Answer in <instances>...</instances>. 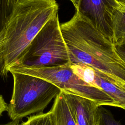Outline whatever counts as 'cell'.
<instances>
[{
    "mask_svg": "<svg viewBox=\"0 0 125 125\" xmlns=\"http://www.w3.org/2000/svg\"><path fill=\"white\" fill-rule=\"evenodd\" d=\"M70 0L71 2H72V3L73 4L75 8H76L77 7L79 2V0Z\"/></svg>",
    "mask_w": 125,
    "mask_h": 125,
    "instance_id": "e0dca14e",
    "label": "cell"
},
{
    "mask_svg": "<svg viewBox=\"0 0 125 125\" xmlns=\"http://www.w3.org/2000/svg\"><path fill=\"white\" fill-rule=\"evenodd\" d=\"M19 121H13L12 122L0 124V125H19Z\"/></svg>",
    "mask_w": 125,
    "mask_h": 125,
    "instance_id": "2e32d148",
    "label": "cell"
},
{
    "mask_svg": "<svg viewBox=\"0 0 125 125\" xmlns=\"http://www.w3.org/2000/svg\"><path fill=\"white\" fill-rule=\"evenodd\" d=\"M19 125H55L53 113L51 110L46 113H38Z\"/></svg>",
    "mask_w": 125,
    "mask_h": 125,
    "instance_id": "8fae6325",
    "label": "cell"
},
{
    "mask_svg": "<svg viewBox=\"0 0 125 125\" xmlns=\"http://www.w3.org/2000/svg\"><path fill=\"white\" fill-rule=\"evenodd\" d=\"M10 73L13 77L14 86L7 111L12 121H19L31 114L42 112L61 92L57 86L42 78Z\"/></svg>",
    "mask_w": 125,
    "mask_h": 125,
    "instance_id": "277c9868",
    "label": "cell"
},
{
    "mask_svg": "<svg viewBox=\"0 0 125 125\" xmlns=\"http://www.w3.org/2000/svg\"><path fill=\"white\" fill-rule=\"evenodd\" d=\"M17 0H0V31L10 15ZM5 77L0 70V78Z\"/></svg>",
    "mask_w": 125,
    "mask_h": 125,
    "instance_id": "7c38bea8",
    "label": "cell"
},
{
    "mask_svg": "<svg viewBox=\"0 0 125 125\" xmlns=\"http://www.w3.org/2000/svg\"><path fill=\"white\" fill-rule=\"evenodd\" d=\"M58 8L56 0H17L0 31V70L6 78L8 69Z\"/></svg>",
    "mask_w": 125,
    "mask_h": 125,
    "instance_id": "7a4b0ae2",
    "label": "cell"
},
{
    "mask_svg": "<svg viewBox=\"0 0 125 125\" xmlns=\"http://www.w3.org/2000/svg\"><path fill=\"white\" fill-rule=\"evenodd\" d=\"M114 45L116 52L120 59L125 63V40Z\"/></svg>",
    "mask_w": 125,
    "mask_h": 125,
    "instance_id": "5bb4252c",
    "label": "cell"
},
{
    "mask_svg": "<svg viewBox=\"0 0 125 125\" xmlns=\"http://www.w3.org/2000/svg\"><path fill=\"white\" fill-rule=\"evenodd\" d=\"M99 110L100 118L98 125H123L114 118L109 111L102 106H99Z\"/></svg>",
    "mask_w": 125,
    "mask_h": 125,
    "instance_id": "4fadbf2b",
    "label": "cell"
},
{
    "mask_svg": "<svg viewBox=\"0 0 125 125\" xmlns=\"http://www.w3.org/2000/svg\"><path fill=\"white\" fill-rule=\"evenodd\" d=\"M70 63L57 13L42 28L13 66L36 68Z\"/></svg>",
    "mask_w": 125,
    "mask_h": 125,
    "instance_id": "3957f363",
    "label": "cell"
},
{
    "mask_svg": "<svg viewBox=\"0 0 125 125\" xmlns=\"http://www.w3.org/2000/svg\"><path fill=\"white\" fill-rule=\"evenodd\" d=\"M116 0H79L76 12L113 44V15Z\"/></svg>",
    "mask_w": 125,
    "mask_h": 125,
    "instance_id": "8992f818",
    "label": "cell"
},
{
    "mask_svg": "<svg viewBox=\"0 0 125 125\" xmlns=\"http://www.w3.org/2000/svg\"><path fill=\"white\" fill-rule=\"evenodd\" d=\"M70 64L36 68L13 66L9 67L8 71L42 78L53 83L61 90L89 99L99 106L119 107L115 102L103 90L84 82L74 73L70 67Z\"/></svg>",
    "mask_w": 125,
    "mask_h": 125,
    "instance_id": "5b68a950",
    "label": "cell"
},
{
    "mask_svg": "<svg viewBox=\"0 0 125 125\" xmlns=\"http://www.w3.org/2000/svg\"><path fill=\"white\" fill-rule=\"evenodd\" d=\"M76 125H98L99 105L94 101L61 90Z\"/></svg>",
    "mask_w": 125,
    "mask_h": 125,
    "instance_id": "ba28073f",
    "label": "cell"
},
{
    "mask_svg": "<svg viewBox=\"0 0 125 125\" xmlns=\"http://www.w3.org/2000/svg\"><path fill=\"white\" fill-rule=\"evenodd\" d=\"M50 110L53 113L55 125H76L61 90L55 98Z\"/></svg>",
    "mask_w": 125,
    "mask_h": 125,
    "instance_id": "9c48e42d",
    "label": "cell"
},
{
    "mask_svg": "<svg viewBox=\"0 0 125 125\" xmlns=\"http://www.w3.org/2000/svg\"><path fill=\"white\" fill-rule=\"evenodd\" d=\"M70 67L78 76L89 84L109 96L119 107L125 110V87L103 73L85 64L71 63Z\"/></svg>",
    "mask_w": 125,
    "mask_h": 125,
    "instance_id": "52a82bcc",
    "label": "cell"
},
{
    "mask_svg": "<svg viewBox=\"0 0 125 125\" xmlns=\"http://www.w3.org/2000/svg\"><path fill=\"white\" fill-rule=\"evenodd\" d=\"M116 1L120 4L125 6V0H116Z\"/></svg>",
    "mask_w": 125,
    "mask_h": 125,
    "instance_id": "ac0fdd59",
    "label": "cell"
},
{
    "mask_svg": "<svg viewBox=\"0 0 125 125\" xmlns=\"http://www.w3.org/2000/svg\"><path fill=\"white\" fill-rule=\"evenodd\" d=\"M113 42L116 44L125 40V6L120 4L113 15Z\"/></svg>",
    "mask_w": 125,
    "mask_h": 125,
    "instance_id": "30bf717a",
    "label": "cell"
},
{
    "mask_svg": "<svg viewBox=\"0 0 125 125\" xmlns=\"http://www.w3.org/2000/svg\"><path fill=\"white\" fill-rule=\"evenodd\" d=\"M71 63L89 66L125 87V63L106 40L77 12L60 24Z\"/></svg>",
    "mask_w": 125,
    "mask_h": 125,
    "instance_id": "6da1fadb",
    "label": "cell"
},
{
    "mask_svg": "<svg viewBox=\"0 0 125 125\" xmlns=\"http://www.w3.org/2000/svg\"><path fill=\"white\" fill-rule=\"evenodd\" d=\"M8 109V104L5 102L2 95H0V117L3 111H7Z\"/></svg>",
    "mask_w": 125,
    "mask_h": 125,
    "instance_id": "9a60e30c",
    "label": "cell"
}]
</instances>
